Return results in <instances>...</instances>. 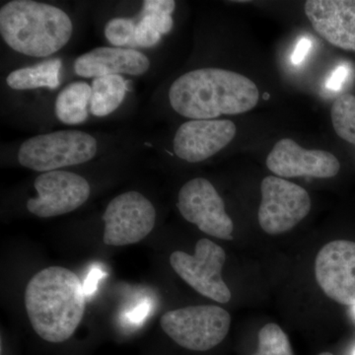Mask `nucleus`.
<instances>
[{"mask_svg":"<svg viewBox=\"0 0 355 355\" xmlns=\"http://www.w3.org/2000/svg\"><path fill=\"white\" fill-rule=\"evenodd\" d=\"M170 105L191 120H214L222 114H240L258 105L259 89L248 77L222 69L187 72L173 83Z\"/></svg>","mask_w":355,"mask_h":355,"instance_id":"f257e3e1","label":"nucleus"},{"mask_svg":"<svg viewBox=\"0 0 355 355\" xmlns=\"http://www.w3.org/2000/svg\"><path fill=\"white\" fill-rule=\"evenodd\" d=\"M25 307L33 329L46 342H67L85 312V291L76 273L53 266L37 272L28 282Z\"/></svg>","mask_w":355,"mask_h":355,"instance_id":"f03ea898","label":"nucleus"},{"mask_svg":"<svg viewBox=\"0 0 355 355\" xmlns=\"http://www.w3.org/2000/svg\"><path fill=\"white\" fill-rule=\"evenodd\" d=\"M73 32L62 9L33 0H13L0 9V33L12 50L33 58H46L69 43Z\"/></svg>","mask_w":355,"mask_h":355,"instance_id":"7ed1b4c3","label":"nucleus"},{"mask_svg":"<svg viewBox=\"0 0 355 355\" xmlns=\"http://www.w3.org/2000/svg\"><path fill=\"white\" fill-rule=\"evenodd\" d=\"M97 140L81 130H58L28 139L18 151L23 167L37 172L57 171L94 158Z\"/></svg>","mask_w":355,"mask_h":355,"instance_id":"20e7f679","label":"nucleus"},{"mask_svg":"<svg viewBox=\"0 0 355 355\" xmlns=\"http://www.w3.org/2000/svg\"><path fill=\"white\" fill-rule=\"evenodd\" d=\"M160 324L180 347L207 352L223 342L230 329L231 317L219 306H188L166 312Z\"/></svg>","mask_w":355,"mask_h":355,"instance_id":"39448f33","label":"nucleus"},{"mask_svg":"<svg viewBox=\"0 0 355 355\" xmlns=\"http://www.w3.org/2000/svg\"><path fill=\"white\" fill-rule=\"evenodd\" d=\"M225 261L223 248L209 239L197 243L195 254L175 251L170 256L173 270L184 282L205 297L222 304L228 303L232 297L222 279Z\"/></svg>","mask_w":355,"mask_h":355,"instance_id":"423d86ee","label":"nucleus"},{"mask_svg":"<svg viewBox=\"0 0 355 355\" xmlns=\"http://www.w3.org/2000/svg\"><path fill=\"white\" fill-rule=\"evenodd\" d=\"M258 220L266 233L279 235L295 227L309 214L312 202L302 187L284 178L268 176L261 184Z\"/></svg>","mask_w":355,"mask_h":355,"instance_id":"0eeeda50","label":"nucleus"},{"mask_svg":"<svg viewBox=\"0 0 355 355\" xmlns=\"http://www.w3.org/2000/svg\"><path fill=\"white\" fill-rule=\"evenodd\" d=\"M103 241L108 246L137 244L150 234L156 211L148 198L139 191H127L110 202L103 214Z\"/></svg>","mask_w":355,"mask_h":355,"instance_id":"6e6552de","label":"nucleus"},{"mask_svg":"<svg viewBox=\"0 0 355 355\" xmlns=\"http://www.w3.org/2000/svg\"><path fill=\"white\" fill-rule=\"evenodd\" d=\"M177 207L187 221L196 224L205 234L233 240L234 223L223 200L207 179L196 178L184 184L178 195Z\"/></svg>","mask_w":355,"mask_h":355,"instance_id":"1a4fd4ad","label":"nucleus"},{"mask_svg":"<svg viewBox=\"0 0 355 355\" xmlns=\"http://www.w3.org/2000/svg\"><path fill=\"white\" fill-rule=\"evenodd\" d=\"M38 197L28 200L27 209L34 216L49 218L64 216L87 202L91 187L87 180L76 173L51 171L35 180Z\"/></svg>","mask_w":355,"mask_h":355,"instance_id":"9d476101","label":"nucleus"},{"mask_svg":"<svg viewBox=\"0 0 355 355\" xmlns=\"http://www.w3.org/2000/svg\"><path fill=\"white\" fill-rule=\"evenodd\" d=\"M318 284L331 300L355 305V242L336 240L324 245L315 261Z\"/></svg>","mask_w":355,"mask_h":355,"instance_id":"9b49d317","label":"nucleus"},{"mask_svg":"<svg viewBox=\"0 0 355 355\" xmlns=\"http://www.w3.org/2000/svg\"><path fill=\"white\" fill-rule=\"evenodd\" d=\"M266 167L279 178L312 177L328 179L340 172V161L324 150H308L293 139L275 144L266 160Z\"/></svg>","mask_w":355,"mask_h":355,"instance_id":"f8f14e48","label":"nucleus"},{"mask_svg":"<svg viewBox=\"0 0 355 355\" xmlns=\"http://www.w3.org/2000/svg\"><path fill=\"white\" fill-rule=\"evenodd\" d=\"M237 128L228 120H191L175 135L173 148L178 157L190 163L216 155L235 139Z\"/></svg>","mask_w":355,"mask_h":355,"instance_id":"ddd939ff","label":"nucleus"},{"mask_svg":"<svg viewBox=\"0 0 355 355\" xmlns=\"http://www.w3.org/2000/svg\"><path fill=\"white\" fill-rule=\"evenodd\" d=\"M305 14L322 38L355 51V0H308Z\"/></svg>","mask_w":355,"mask_h":355,"instance_id":"4468645a","label":"nucleus"},{"mask_svg":"<svg viewBox=\"0 0 355 355\" xmlns=\"http://www.w3.org/2000/svg\"><path fill=\"white\" fill-rule=\"evenodd\" d=\"M150 62L144 53L133 49L100 46L84 53L74 62V72L78 76H139L148 71Z\"/></svg>","mask_w":355,"mask_h":355,"instance_id":"2eb2a0df","label":"nucleus"},{"mask_svg":"<svg viewBox=\"0 0 355 355\" xmlns=\"http://www.w3.org/2000/svg\"><path fill=\"white\" fill-rule=\"evenodd\" d=\"M92 88L83 81L70 83L60 91L55 101V116L65 125H76L88 118Z\"/></svg>","mask_w":355,"mask_h":355,"instance_id":"dca6fc26","label":"nucleus"},{"mask_svg":"<svg viewBox=\"0 0 355 355\" xmlns=\"http://www.w3.org/2000/svg\"><path fill=\"white\" fill-rule=\"evenodd\" d=\"M62 60H44L34 67L14 70L6 78L7 85L14 90H31L48 87L57 89L60 84Z\"/></svg>","mask_w":355,"mask_h":355,"instance_id":"f3484780","label":"nucleus"},{"mask_svg":"<svg viewBox=\"0 0 355 355\" xmlns=\"http://www.w3.org/2000/svg\"><path fill=\"white\" fill-rule=\"evenodd\" d=\"M91 88V114L106 116L121 106L128 91V83L121 76L97 77L92 81Z\"/></svg>","mask_w":355,"mask_h":355,"instance_id":"a211bd4d","label":"nucleus"},{"mask_svg":"<svg viewBox=\"0 0 355 355\" xmlns=\"http://www.w3.org/2000/svg\"><path fill=\"white\" fill-rule=\"evenodd\" d=\"M331 116L336 135L355 146V96L338 97L331 106Z\"/></svg>","mask_w":355,"mask_h":355,"instance_id":"6ab92c4d","label":"nucleus"},{"mask_svg":"<svg viewBox=\"0 0 355 355\" xmlns=\"http://www.w3.org/2000/svg\"><path fill=\"white\" fill-rule=\"evenodd\" d=\"M254 355H293L288 336L277 324H268L259 333V349Z\"/></svg>","mask_w":355,"mask_h":355,"instance_id":"aec40b11","label":"nucleus"},{"mask_svg":"<svg viewBox=\"0 0 355 355\" xmlns=\"http://www.w3.org/2000/svg\"><path fill=\"white\" fill-rule=\"evenodd\" d=\"M135 28L133 20L128 18H114L105 27V36L114 46H137L135 42Z\"/></svg>","mask_w":355,"mask_h":355,"instance_id":"412c9836","label":"nucleus"},{"mask_svg":"<svg viewBox=\"0 0 355 355\" xmlns=\"http://www.w3.org/2000/svg\"><path fill=\"white\" fill-rule=\"evenodd\" d=\"M162 35L159 33L149 16H140L135 28V42L137 46L151 48L160 42Z\"/></svg>","mask_w":355,"mask_h":355,"instance_id":"4be33fe9","label":"nucleus"},{"mask_svg":"<svg viewBox=\"0 0 355 355\" xmlns=\"http://www.w3.org/2000/svg\"><path fill=\"white\" fill-rule=\"evenodd\" d=\"M176 2L173 0H146L144 2L141 13L174 12Z\"/></svg>","mask_w":355,"mask_h":355,"instance_id":"5701e85b","label":"nucleus"},{"mask_svg":"<svg viewBox=\"0 0 355 355\" xmlns=\"http://www.w3.org/2000/svg\"><path fill=\"white\" fill-rule=\"evenodd\" d=\"M350 74V69L347 65H342L335 69V71L331 73L328 83H327V87L333 91H338L342 89L343 84L347 80Z\"/></svg>","mask_w":355,"mask_h":355,"instance_id":"b1692460","label":"nucleus"},{"mask_svg":"<svg viewBox=\"0 0 355 355\" xmlns=\"http://www.w3.org/2000/svg\"><path fill=\"white\" fill-rule=\"evenodd\" d=\"M311 46H312V43H311L309 39H301L297 46H296L294 53H292L291 62L294 64H299L301 62H303L307 53H309Z\"/></svg>","mask_w":355,"mask_h":355,"instance_id":"393cba45","label":"nucleus"},{"mask_svg":"<svg viewBox=\"0 0 355 355\" xmlns=\"http://www.w3.org/2000/svg\"><path fill=\"white\" fill-rule=\"evenodd\" d=\"M319 355H334V354H330V352H323V354H321Z\"/></svg>","mask_w":355,"mask_h":355,"instance_id":"a878e982","label":"nucleus"},{"mask_svg":"<svg viewBox=\"0 0 355 355\" xmlns=\"http://www.w3.org/2000/svg\"><path fill=\"white\" fill-rule=\"evenodd\" d=\"M354 315H355V305L354 306Z\"/></svg>","mask_w":355,"mask_h":355,"instance_id":"bb28decb","label":"nucleus"},{"mask_svg":"<svg viewBox=\"0 0 355 355\" xmlns=\"http://www.w3.org/2000/svg\"><path fill=\"white\" fill-rule=\"evenodd\" d=\"M352 355H355V349L354 350V354H352Z\"/></svg>","mask_w":355,"mask_h":355,"instance_id":"cd10ccee","label":"nucleus"}]
</instances>
